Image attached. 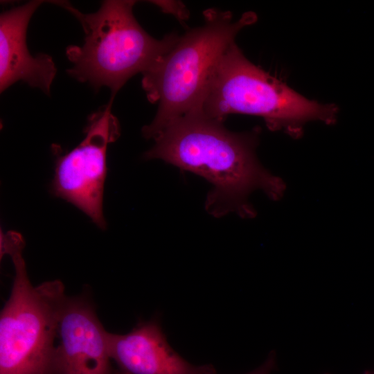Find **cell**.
I'll return each instance as SVG.
<instances>
[{"mask_svg": "<svg viewBox=\"0 0 374 374\" xmlns=\"http://www.w3.org/2000/svg\"><path fill=\"white\" fill-rule=\"evenodd\" d=\"M53 2L71 12L85 33L83 45L66 48L73 63L69 75L96 89L107 87L112 98L130 78L148 70L179 37L175 33L161 39L150 35L134 16L135 1H104L96 12L89 14L66 1Z\"/></svg>", "mask_w": 374, "mask_h": 374, "instance_id": "277c9868", "label": "cell"}, {"mask_svg": "<svg viewBox=\"0 0 374 374\" xmlns=\"http://www.w3.org/2000/svg\"><path fill=\"white\" fill-rule=\"evenodd\" d=\"M276 366V355L270 353L266 360L258 368L245 374H271Z\"/></svg>", "mask_w": 374, "mask_h": 374, "instance_id": "8fae6325", "label": "cell"}, {"mask_svg": "<svg viewBox=\"0 0 374 374\" xmlns=\"http://www.w3.org/2000/svg\"><path fill=\"white\" fill-rule=\"evenodd\" d=\"M108 333L89 300L67 296L58 328L55 374H112Z\"/></svg>", "mask_w": 374, "mask_h": 374, "instance_id": "52a82bcc", "label": "cell"}, {"mask_svg": "<svg viewBox=\"0 0 374 374\" xmlns=\"http://www.w3.org/2000/svg\"><path fill=\"white\" fill-rule=\"evenodd\" d=\"M204 17L203 25L179 36L174 46L142 73L148 100L158 104L154 119L142 129L148 139L154 140L195 109L222 55L238 33L258 19L255 12H247L234 21L231 12L215 8L205 10Z\"/></svg>", "mask_w": 374, "mask_h": 374, "instance_id": "7a4b0ae2", "label": "cell"}, {"mask_svg": "<svg viewBox=\"0 0 374 374\" xmlns=\"http://www.w3.org/2000/svg\"><path fill=\"white\" fill-rule=\"evenodd\" d=\"M153 4L159 7L164 12L171 14L182 21L188 19L189 12L186 6L178 1H152Z\"/></svg>", "mask_w": 374, "mask_h": 374, "instance_id": "30bf717a", "label": "cell"}, {"mask_svg": "<svg viewBox=\"0 0 374 374\" xmlns=\"http://www.w3.org/2000/svg\"><path fill=\"white\" fill-rule=\"evenodd\" d=\"M259 129L235 132L223 123L193 111L174 122L144 154L146 159H161L204 177L213 188L205 201L208 213L221 217L235 213L256 215L248 199L260 190L272 200L280 199L284 181L260 163L256 154Z\"/></svg>", "mask_w": 374, "mask_h": 374, "instance_id": "6da1fadb", "label": "cell"}, {"mask_svg": "<svg viewBox=\"0 0 374 374\" xmlns=\"http://www.w3.org/2000/svg\"><path fill=\"white\" fill-rule=\"evenodd\" d=\"M324 374H329V373H324ZM364 374H374V371H366L364 372Z\"/></svg>", "mask_w": 374, "mask_h": 374, "instance_id": "7c38bea8", "label": "cell"}, {"mask_svg": "<svg viewBox=\"0 0 374 374\" xmlns=\"http://www.w3.org/2000/svg\"><path fill=\"white\" fill-rule=\"evenodd\" d=\"M24 247L22 235L15 233L1 251L10 256L15 277L0 314V374H55V340L67 296L58 280L32 285Z\"/></svg>", "mask_w": 374, "mask_h": 374, "instance_id": "5b68a950", "label": "cell"}, {"mask_svg": "<svg viewBox=\"0 0 374 374\" xmlns=\"http://www.w3.org/2000/svg\"><path fill=\"white\" fill-rule=\"evenodd\" d=\"M108 346L121 374H217L213 365L192 364L174 350L155 319L126 334L109 332Z\"/></svg>", "mask_w": 374, "mask_h": 374, "instance_id": "ba28073f", "label": "cell"}, {"mask_svg": "<svg viewBox=\"0 0 374 374\" xmlns=\"http://www.w3.org/2000/svg\"><path fill=\"white\" fill-rule=\"evenodd\" d=\"M112 100L90 115L78 145L63 154L58 145L53 148L56 159L52 193L75 205L102 229L106 227L103 202L107 149L121 133L118 120L112 113Z\"/></svg>", "mask_w": 374, "mask_h": 374, "instance_id": "8992f818", "label": "cell"}, {"mask_svg": "<svg viewBox=\"0 0 374 374\" xmlns=\"http://www.w3.org/2000/svg\"><path fill=\"white\" fill-rule=\"evenodd\" d=\"M42 1H31L12 8L0 16V90L4 91L22 80L49 94L56 73L51 56H33L26 45L28 22Z\"/></svg>", "mask_w": 374, "mask_h": 374, "instance_id": "9c48e42d", "label": "cell"}, {"mask_svg": "<svg viewBox=\"0 0 374 374\" xmlns=\"http://www.w3.org/2000/svg\"><path fill=\"white\" fill-rule=\"evenodd\" d=\"M193 111L222 123L233 114L260 116L270 130L294 138L308 122L331 125L338 114L335 105L309 100L251 62L235 42L213 67Z\"/></svg>", "mask_w": 374, "mask_h": 374, "instance_id": "3957f363", "label": "cell"}]
</instances>
